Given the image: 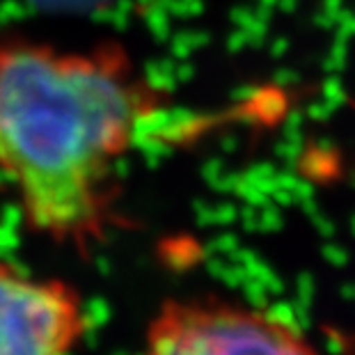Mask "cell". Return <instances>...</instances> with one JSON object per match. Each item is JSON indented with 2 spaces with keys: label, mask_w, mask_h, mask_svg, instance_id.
Here are the masks:
<instances>
[{
  "label": "cell",
  "mask_w": 355,
  "mask_h": 355,
  "mask_svg": "<svg viewBox=\"0 0 355 355\" xmlns=\"http://www.w3.org/2000/svg\"><path fill=\"white\" fill-rule=\"evenodd\" d=\"M161 103L122 49L0 37V177L28 227L76 250L101 243L119 168Z\"/></svg>",
  "instance_id": "6da1fadb"
},
{
  "label": "cell",
  "mask_w": 355,
  "mask_h": 355,
  "mask_svg": "<svg viewBox=\"0 0 355 355\" xmlns=\"http://www.w3.org/2000/svg\"><path fill=\"white\" fill-rule=\"evenodd\" d=\"M140 355H321L293 323L268 309L202 296L158 305Z\"/></svg>",
  "instance_id": "7a4b0ae2"
},
{
  "label": "cell",
  "mask_w": 355,
  "mask_h": 355,
  "mask_svg": "<svg viewBox=\"0 0 355 355\" xmlns=\"http://www.w3.org/2000/svg\"><path fill=\"white\" fill-rule=\"evenodd\" d=\"M89 330L76 286L0 254V355H73Z\"/></svg>",
  "instance_id": "3957f363"
}]
</instances>
